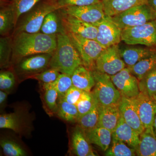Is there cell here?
<instances>
[{
    "instance_id": "cell-5",
    "label": "cell",
    "mask_w": 156,
    "mask_h": 156,
    "mask_svg": "<svg viewBox=\"0 0 156 156\" xmlns=\"http://www.w3.org/2000/svg\"><path fill=\"white\" fill-rule=\"evenodd\" d=\"M113 21L121 29L142 25L156 18V12L147 3L140 4L112 17Z\"/></svg>"
},
{
    "instance_id": "cell-14",
    "label": "cell",
    "mask_w": 156,
    "mask_h": 156,
    "mask_svg": "<svg viewBox=\"0 0 156 156\" xmlns=\"http://www.w3.org/2000/svg\"><path fill=\"white\" fill-rule=\"evenodd\" d=\"M62 21L66 32L71 33L81 37L91 40H96L97 27L94 24L69 16L59 10Z\"/></svg>"
},
{
    "instance_id": "cell-2",
    "label": "cell",
    "mask_w": 156,
    "mask_h": 156,
    "mask_svg": "<svg viewBox=\"0 0 156 156\" xmlns=\"http://www.w3.org/2000/svg\"><path fill=\"white\" fill-rule=\"evenodd\" d=\"M56 37V48L50 59L49 67L71 76L77 68L83 65L82 59L66 32L58 34Z\"/></svg>"
},
{
    "instance_id": "cell-37",
    "label": "cell",
    "mask_w": 156,
    "mask_h": 156,
    "mask_svg": "<svg viewBox=\"0 0 156 156\" xmlns=\"http://www.w3.org/2000/svg\"><path fill=\"white\" fill-rule=\"evenodd\" d=\"M94 102L95 98L92 92H85L76 105L79 112V119L91 110Z\"/></svg>"
},
{
    "instance_id": "cell-18",
    "label": "cell",
    "mask_w": 156,
    "mask_h": 156,
    "mask_svg": "<svg viewBox=\"0 0 156 156\" xmlns=\"http://www.w3.org/2000/svg\"><path fill=\"white\" fill-rule=\"evenodd\" d=\"M87 138L85 130L78 126L75 128L72 135V146L73 151L78 156L97 155L92 149Z\"/></svg>"
},
{
    "instance_id": "cell-15",
    "label": "cell",
    "mask_w": 156,
    "mask_h": 156,
    "mask_svg": "<svg viewBox=\"0 0 156 156\" xmlns=\"http://www.w3.org/2000/svg\"><path fill=\"white\" fill-rule=\"evenodd\" d=\"M119 108L121 116L125 122L140 135L145 128L131 99L122 96L119 103Z\"/></svg>"
},
{
    "instance_id": "cell-36",
    "label": "cell",
    "mask_w": 156,
    "mask_h": 156,
    "mask_svg": "<svg viewBox=\"0 0 156 156\" xmlns=\"http://www.w3.org/2000/svg\"><path fill=\"white\" fill-rule=\"evenodd\" d=\"M20 122L19 118L16 113L6 114L0 116V128L9 129L15 132L19 131Z\"/></svg>"
},
{
    "instance_id": "cell-13",
    "label": "cell",
    "mask_w": 156,
    "mask_h": 156,
    "mask_svg": "<svg viewBox=\"0 0 156 156\" xmlns=\"http://www.w3.org/2000/svg\"><path fill=\"white\" fill-rule=\"evenodd\" d=\"M131 99L145 129L153 128L156 114V100L141 92Z\"/></svg>"
},
{
    "instance_id": "cell-46",
    "label": "cell",
    "mask_w": 156,
    "mask_h": 156,
    "mask_svg": "<svg viewBox=\"0 0 156 156\" xmlns=\"http://www.w3.org/2000/svg\"><path fill=\"white\" fill-rule=\"evenodd\" d=\"M54 1H56V2H57L58 1V0H54Z\"/></svg>"
},
{
    "instance_id": "cell-38",
    "label": "cell",
    "mask_w": 156,
    "mask_h": 156,
    "mask_svg": "<svg viewBox=\"0 0 156 156\" xmlns=\"http://www.w3.org/2000/svg\"><path fill=\"white\" fill-rule=\"evenodd\" d=\"M61 73L57 69L49 67L41 72L30 76L29 78L35 79L44 84H50L55 82Z\"/></svg>"
},
{
    "instance_id": "cell-35",
    "label": "cell",
    "mask_w": 156,
    "mask_h": 156,
    "mask_svg": "<svg viewBox=\"0 0 156 156\" xmlns=\"http://www.w3.org/2000/svg\"><path fill=\"white\" fill-rule=\"evenodd\" d=\"M1 147L3 152L8 156H26V152L19 144L10 140H2L1 141Z\"/></svg>"
},
{
    "instance_id": "cell-20",
    "label": "cell",
    "mask_w": 156,
    "mask_h": 156,
    "mask_svg": "<svg viewBox=\"0 0 156 156\" xmlns=\"http://www.w3.org/2000/svg\"><path fill=\"white\" fill-rule=\"evenodd\" d=\"M134 46L120 48L121 57L128 68L132 67L144 58L156 53L149 48Z\"/></svg>"
},
{
    "instance_id": "cell-9",
    "label": "cell",
    "mask_w": 156,
    "mask_h": 156,
    "mask_svg": "<svg viewBox=\"0 0 156 156\" xmlns=\"http://www.w3.org/2000/svg\"><path fill=\"white\" fill-rule=\"evenodd\" d=\"M52 53H41L25 56L15 62V72L17 74L29 78L49 67Z\"/></svg>"
},
{
    "instance_id": "cell-33",
    "label": "cell",
    "mask_w": 156,
    "mask_h": 156,
    "mask_svg": "<svg viewBox=\"0 0 156 156\" xmlns=\"http://www.w3.org/2000/svg\"><path fill=\"white\" fill-rule=\"evenodd\" d=\"M15 13L16 24L20 17L29 11L41 0H8Z\"/></svg>"
},
{
    "instance_id": "cell-43",
    "label": "cell",
    "mask_w": 156,
    "mask_h": 156,
    "mask_svg": "<svg viewBox=\"0 0 156 156\" xmlns=\"http://www.w3.org/2000/svg\"><path fill=\"white\" fill-rule=\"evenodd\" d=\"M147 3L151 8L156 12V0H147Z\"/></svg>"
},
{
    "instance_id": "cell-4",
    "label": "cell",
    "mask_w": 156,
    "mask_h": 156,
    "mask_svg": "<svg viewBox=\"0 0 156 156\" xmlns=\"http://www.w3.org/2000/svg\"><path fill=\"white\" fill-rule=\"evenodd\" d=\"M95 81L92 93L100 106H108L119 104L122 95L115 87L110 76L97 70L92 71Z\"/></svg>"
},
{
    "instance_id": "cell-28",
    "label": "cell",
    "mask_w": 156,
    "mask_h": 156,
    "mask_svg": "<svg viewBox=\"0 0 156 156\" xmlns=\"http://www.w3.org/2000/svg\"><path fill=\"white\" fill-rule=\"evenodd\" d=\"M13 56L12 39L11 36H1L0 38V65L1 68L11 66Z\"/></svg>"
},
{
    "instance_id": "cell-45",
    "label": "cell",
    "mask_w": 156,
    "mask_h": 156,
    "mask_svg": "<svg viewBox=\"0 0 156 156\" xmlns=\"http://www.w3.org/2000/svg\"><path fill=\"white\" fill-rule=\"evenodd\" d=\"M153 98H154V99L156 100V95L155 96H154V97H153Z\"/></svg>"
},
{
    "instance_id": "cell-8",
    "label": "cell",
    "mask_w": 156,
    "mask_h": 156,
    "mask_svg": "<svg viewBox=\"0 0 156 156\" xmlns=\"http://www.w3.org/2000/svg\"><path fill=\"white\" fill-rule=\"evenodd\" d=\"M126 66L121 57L118 44L105 49L95 62V69L110 76L114 75Z\"/></svg>"
},
{
    "instance_id": "cell-42",
    "label": "cell",
    "mask_w": 156,
    "mask_h": 156,
    "mask_svg": "<svg viewBox=\"0 0 156 156\" xmlns=\"http://www.w3.org/2000/svg\"><path fill=\"white\" fill-rule=\"evenodd\" d=\"M7 93L3 91V90H1L0 91V105L1 106L3 105L5 103L6 100H7Z\"/></svg>"
},
{
    "instance_id": "cell-32",
    "label": "cell",
    "mask_w": 156,
    "mask_h": 156,
    "mask_svg": "<svg viewBox=\"0 0 156 156\" xmlns=\"http://www.w3.org/2000/svg\"><path fill=\"white\" fill-rule=\"evenodd\" d=\"M44 100L48 108L53 112L56 113L58 108L59 95L57 91L52 84H44Z\"/></svg>"
},
{
    "instance_id": "cell-6",
    "label": "cell",
    "mask_w": 156,
    "mask_h": 156,
    "mask_svg": "<svg viewBox=\"0 0 156 156\" xmlns=\"http://www.w3.org/2000/svg\"><path fill=\"white\" fill-rule=\"evenodd\" d=\"M122 41L129 45L156 47V21L122 30Z\"/></svg>"
},
{
    "instance_id": "cell-44",
    "label": "cell",
    "mask_w": 156,
    "mask_h": 156,
    "mask_svg": "<svg viewBox=\"0 0 156 156\" xmlns=\"http://www.w3.org/2000/svg\"><path fill=\"white\" fill-rule=\"evenodd\" d=\"M153 127L156 136V114L155 115V116L154 120Z\"/></svg>"
},
{
    "instance_id": "cell-25",
    "label": "cell",
    "mask_w": 156,
    "mask_h": 156,
    "mask_svg": "<svg viewBox=\"0 0 156 156\" xmlns=\"http://www.w3.org/2000/svg\"><path fill=\"white\" fill-rule=\"evenodd\" d=\"M66 32L62 21L59 9L50 12L45 17L40 32L54 35Z\"/></svg>"
},
{
    "instance_id": "cell-17",
    "label": "cell",
    "mask_w": 156,
    "mask_h": 156,
    "mask_svg": "<svg viewBox=\"0 0 156 156\" xmlns=\"http://www.w3.org/2000/svg\"><path fill=\"white\" fill-rule=\"evenodd\" d=\"M16 26L15 13L8 0H1L0 34L1 36L12 35Z\"/></svg>"
},
{
    "instance_id": "cell-34",
    "label": "cell",
    "mask_w": 156,
    "mask_h": 156,
    "mask_svg": "<svg viewBox=\"0 0 156 156\" xmlns=\"http://www.w3.org/2000/svg\"><path fill=\"white\" fill-rule=\"evenodd\" d=\"M51 84L58 92L59 98L63 97L73 86L71 76L65 73L60 74L56 80Z\"/></svg>"
},
{
    "instance_id": "cell-30",
    "label": "cell",
    "mask_w": 156,
    "mask_h": 156,
    "mask_svg": "<svg viewBox=\"0 0 156 156\" xmlns=\"http://www.w3.org/2000/svg\"><path fill=\"white\" fill-rule=\"evenodd\" d=\"M99 116V105L95 99L94 105L91 110L80 118L78 120L77 122L79 126L85 131L89 130L97 127Z\"/></svg>"
},
{
    "instance_id": "cell-23",
    "label": "cell",
    "mask_w": 156,
    "mask_h": 156,
    "mask_svg": "<svg viewBox=\"0 0 156 156\" xmlns=\"http://www.w3.org/2000/svg\"><path fill=\"white\" fill-rule=\"evenodd\" d=\"M105 14L112 17L137 5L147 3V0H102Z\"/></svg>"
},
{
    "instance_id": "cell-22",
    "label": "cell",
    "mask_w": 156,
    "mask_h": 156,
    "mask_svg": "<svg viewBox=\"0 0 156 156\" xmlns=\"http://www.w3.org/2000/svg\"><path fill=\"white\" fill-rule=\"evenodd\" d=\"M140 143L136 149L139 156H156V136L153 128H146L140 135Z\"/></svg>"
},
{
    "instance_id": "cell-7",
    "label": "cell",
    "mask_w": 156,
    "mask_h": 156,
    "mask_svg": "<svg viewBox=\"0 0 156 156\" xmlns=\"http://www.w3.org/2000/svg\"><path fill=\"white\" fill-rule=\"evenodd\" d=\"M66 33L80 54L83 65L90 70L95 69L96 60L105 49L95 40L85 38L75 34Z\"/></svg>"
},
{
    "instance_id": "cell-31",
    "label": "cell",
    "mask_w": 156,
    "mask_h": 156,
    "mask_svg": "<svg viewBox=\"0 0 156 156\" xmlns=\"http://www.w3.org/2000/svg\"><path fill=\"white\" fill-rule=\"evenodd\" d=\"M140 92L153 98L156 95V68L139 81Z\"/></svg>"
},
{
    "instance_id": "cell-12",
    "label": "cell",
    "mask_w": 156,
    "mask_h": 156,
    "mask_svg": "<svg viewBox=\"0 0 156 156\" xmlns=\"http://www.w3.org/2000/svg\"><path fill=\"white\" fill-rule=\"evenodd\" d=\"M114 84L121 93L122 96L132 98L140 93L139 80L126 67L114 75L110 76Z\"/></svg>"
},
{
    "instance_id": "cell-26",
    "label": "cell",
    "mask_w": 156,
    "mask_h": 156,
    "mask_svg": "<svg viewBox=\"0 0 156 156\" xmlns=\"http://www.w3.org/2000/svg\"><path fill=\"white\" fill-rule=\"evenodd\" d=\"M156 68V53L144 58L132 67L128 68L140 81L148 73Z\"/></svg>"
},
{
    "instance_id": "cell-21",
    "label": "cell",
    "mask_w": 156,
    "mask_h": 156,
    "mask_svg": "<svg viewBox=\"0 0 156 156\" xmlns=\"http://www.w3.org/2000/svg\"><path fill=\"white\" fill-rule=\"evenodd\" d=\"M73 86L86 92H91L95 85V81L92 71L83 65L80 66L71 75Z\"/></svg>"
},
{
    "instance_id": "cell-16",
    "label": "cell",
    "mask_w": 156,
    "mask_h": 156,
    "mask_svg": "<svg viewBox=\"0 0 156 156\" xmlns=\"http://www.w3.org/2000/svg\"><path fill=\"white\" fill-rule=\"evenodd\" d=\"M112 136L136 150L140 143V135L125 122L121 116Z\"/></svg>"
},
{
    "instance_id": "cell-40",
    "label": "cell",
    "mask_w": 156,
    "mask_h": 156,
    "mask_svg": "<svg viewBox=\"0 0 156 156\" xmlns=\"http://www.w3.org/2000/svg\"><path fill=\"white\" fill-rule=\"evenodd\" d=\"M85 92L86 91L73 86L69 89L64 96L61 98L69 103L76 105L78 101L80 100L81 98Z\"/></svg>"
},
{
    "instance_id": "cell-11",
    "label": "cell",
    "mask_w": 156,
    "mask_h": 156,
    "mask_svg": "<svg viewBox=\"0 0 156 156\" xmlns=\"http://www.w3.org/2000/svg\"><path fill=\"white\" fill-rule=\"evenodd\" d=\"M94 25L98 29L95 41L105 49L118 44L122 41V30L113 21L110 16L107 15L103 20Z\"/></svg>"
},
{
    "instance_id": "cell-39",
    "label": "cell",
    "mask_w": 156,
    "mask_h": 156,
    "mask_svg": "<svg viewBox=\"0 0 156 156\" xmlns=\"http://www.w3.org/2000/svg\"><path fill=\"white\" fill-rule=\"evenodd\" d=\"M15 83L14 73L10 71H1L0 73V89L3 91L12 89Z\"/></svg>"
},
{
    "instance_id": "cell-1",
    "label": "cell",
    "mask_w": 156,
    "mask_h": 156,
    "mask_svg": "<svg viewBox=\"0 0 156 156\" xmlns=\"http://www.w3.org/2000/svg\"><path fill=\"white\" fill-rule=\"evenodd\" d=\"M11 37L13 47L12 63L26 56L53 53L57 45L56 35H49L41 32H20Z\"/></svg>"
},
{
    "instance_id": "cell-10",
    "label": "cell",
    "mask_w": 156,
    "mask_h": 156,
    "mask_svg": "<svg viewBox=\"0 0 156 156\" xmlns=\"http://www.w3.org/2000/svg\"><path fill=\"white\" fill-rule=\"evenodd\" d=\"M62 13L92 24L103 20L107 15L102 2L82 6H66L59 9Z\"/></svg>"
},
{
    "instance_id": "cell-27",
    "label": "cell",
    "mask_w": 156,
    "mask_h": 156,
    "mask_svg": "<svg viewBox=\"0 0 156 156\" xmlns=\"http://www.w3.org/2000/svg\"><path fill=\"white\" fill-rule=\"evenodd\" d=\"M56 113L60 119L69 122H77L79 119L76 105L69 103L62 98H59Z\"/></svg>"
},
{
    "instance_id": "cell-3",
    "label": "cell",
    "mask_w": 156,
    "mask_h": 156,
    "mask_svg": "<svg viewBox=\"0 0 156 156\" xmlns=\"http://www.w3.org/2000/svg\"><path fill=\"white\" fill-rule=\"evenodd\" d=\"M59 9L57 2L54 0H41L29 11L20 17L11 36L20 32H40L46 16Z\"/></svg>"
},
{
    "instance_id": "cell-24",
    "label": "cell",
    "mask_w": 156,
    "mask_h": 156,
    "mask_svg": "<svg viewBox=\"0 0 156 156\" xmlns=\"http://www.w3.org/2000/svg\"><path fill=\"white\" fill-rule=\"evenodd\" d=\"M85 131L90 143L99 147L104 151L107 150L111 144L112 131L99 126Z\"/></svg>"
},
{
    "instance_id": "cell-19",
    "label": "cell",
    "mask_w": 156,
    "mask_h": 156,
    "mask_svg": "<svg viewBox=\"0 0 156 156\" xmlns=\"http://www.w3.org/2000/svg\"><path fill=\"white\" fill-rule=\"evenodd\" d=\"M121 116L119 104L108 106L99 105V119L97 126L106 128L112 133Z\"/></svg>"
},
{
    "instance_id": "cell-47",
    "label": "cell",
    "mask_w": 156,
    "mask_h": 156,
    "mask_svg": "<svg viewBox=\"0 0 156 156\" xmlns=\"http://www.w3.org/2000/svg\"></svg>"
},
{
    "instance_id": "cell-41",
    "label": "cell",
    "mask_w": 156,
    "mask_h": 156,
    "mask_svg": "<svg viewBox=\"0 0 156 156\" xmlns=\"http://www.w3.org/2000/svg\"><path fill=\"white\" fill-rule=\"evenodd\" d=\"M102 0H58L60 9L66 6H82L93 5L100 2Z\"/></svg>"
},
{
    "instance_id": "cell-29",
    "label": "cell",
    "mask_w": 156,
    "mask_h": 156,
    "mask_svg": "<svg viewBox=\"0 0 156 156\" xmlns=\"http://www.w3.org/2000/svg\"><path fill=\"white\" fill-rule=\"evenodd\" d=\"M136 150L125 143L112 136L111 144L105 151L107 156H135Z\"/></svg>"
}]
</instances>
